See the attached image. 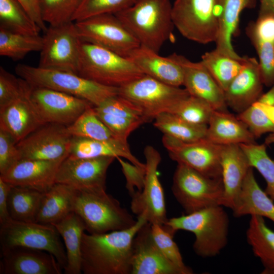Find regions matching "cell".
Returning a JSON list of instances; mask_svg holds the SVG:
<instances>
[{"label":"cell","mask_w":274,"mask_h":274,"mask_svg":"<svg viewBox=\"0 0 274 274\" xmlns=\"http://www.w3.org/2000/svg\"><path fill=\"white\" fill-rule=\"evenodd\" d=\"M172 190L186 214L212 206H222V179L211 178L183 164L178 163Z\"/></svg>","instance_id":"7"},{"label":"cell","mask_w":274,"mask_h":274,"mask_svg":"<svg viewBox=\"0 0 274 274\" xmlns=\"http://www.w3.org/2000/svg\"><path fill=\"white\" fill-rule=\"evenodd\" d=\"M246 31L258 54L264 85L271 86L274 84V42L259 37L248 27Z\"/></svg>","instance_id":"43"},{"label":"cell","mask_w":274,"mask_h":274,"mask_svg":"<svg viewBox=\"0 0 274 274\" xmlns=\"http://www.w3.org/2000/svg\"><path fill=\"white\" fill-rule=\"evenodd\" d=\"M205 139L219 145L255 143V138L237 116L227 111L214 110Z\"/></svg>","instance_id":"28"},{"label":"cell","mask_w":274,"mask_h":274,"mask_svg":"<svg viewBox=\"0 0 274 274\" xmlns=\"http://www.w3.org/2000/svg\"><path fill=\"white\" fill-rule=\"evenodd\" d=\"M17 143L7 131L0 128V175L20 159Z\"/></svg>","instance_id":"49"},{"label":"cell","mask_w":274,"mask_h":274,"mask_svg":"<svg viewBox=\"0 0 274 274\" xmlns=\"http://www.w3.org/2000/svg\"><path fill=\"white\" fill-rule=\"evenodd\" d=\"M223 206H214L167 219L163 225L173 233L180 230L195 236L193 248L203 258L219 254L227 244L229 220Z\"/></svg>","instance_id":"3"},{"label":"cell","mask_w":274,"mask_h":274,"mask_svg":"<svg viewBox=\"0 0 274 274\" xmlns=\"http://www.w3.org/2000/svg\"><path fill=\"white\" fill-rule=\"evenodd\" d=\"M0 243L1 252L16 247L40 250L52 254L63 269L66 265L64 244L51 224L11 219L1 225Z\"/></svg>","instance_id":"8"},{"label":"cell","mask_w":274,"mask_h":274,"mask_svg":"<svg viewBox=\"0 0 274 274\" xmlns=\"http://www.w3.org/2000/svg\"><path fill=\"white\" fill-rule=\"evenodd\" d=\"M216 3L219 31L215 49L226 55L241 59L243 57L233 47L232 36L237 31L242 11L255 8L257 0H216Z\"/></svg>","instance_id":"26"},{"label":"cell","mask_w":274,"mask_h":274,"mask_svg":"<svg viewBox=\"0 0 274 274\" xmlns=\"http://www.w3.org/2000/svg\"><path fill=\"white\" fill-rule=\"evenodd\" d=\"M148 222L144 214L130 228L101 234H83L82 272L84 274H131L132 242Z\"/></svg>","instance_id":"1"},{"label":"cell","mask_w":274,"mask_h":274,"mask_svg":"<svg viewBox=\"0 0 274 274\" xmlns=\"http://www.w3.org/2000/svg\"><path fill=\"white\" fill-rule=\"evenodd\" d=\"M78 74L102 85L118 88L144 75L127 57L82 41Z\"/></svg>","instance_id":"6"},{"label":"cell","mask_w":274,"mask_h":274,"mask_svg":"<svg viewBox=\"0 0 274 274\" xmlns=\"http://www.w3.org/2000/svg\"><path fill=\"white\" fill-rule=\"evenodd\" d=\"M118 94L140 107L150 121L159 114L169 112L190 95L184 88L167 85L146 75L119 87Z\"/></svg>","instance_id":"10"},{"label":"cell","mask_w":274,"mask_h":274,"mask_svg":"<svg viewBox=\"0 0 274 274\" xmlns=\"http://www.w3.org/2000/svg\"><path fill=\"white\" fill-rule=\"evenodd\" d=\"M93 108L96 112L141 121L144 123L150 121L140 107L119 94L107 99Z\"/></svg>","instance_id":"44"},{"label":"cell","mask_w":274,"mask_h":274,"mask_svg":"<svg viewBox=\"0 0 274 274\" xmlns=\"http://www.w3.org/2000/svg\"><path fill=\"white\" fill-rule=\"evenodd\" d=\"M146 159V176L144 187L131 196V209L138 216L144 214L150 224L163 225L167 220L164 193L158 177L161 160L159 152L153 146L144 151Z\"/></svg>","instance_id":"13"},{"label":"cell","mask_w":274,"mask_h":274,"mask_svg":"<svg viewBox=\"0 0 274 274\" xmlns=\"http://www.w3.org/2000/svg\"><path fill=\"white\" fill-rule=\"evenodd\" d=\"M168 57L178 63L183 73V85L189 94L207 102L214 110L227 111L224 91L202 62H193L176 53Z\"/></svg>","instance_id":"18"},{"label":"cell","mask_w":274,"mask_h":274,"mask_svg":"<svg viewBox=\"0 0 274 274\" xmlns=\"http://www.w3.org/2000/svg\"><path fill=\"white\" fill-rule=\"evenodd\" d=\"M53 225L63 241L66 255L65 274H80L82 272L81 244L85 225L74 212Z\"/></svg>","instance_id":"30"},{"label":"cell","mask_w":274,"mask_h":274,"mask_svg":"<svg viewBox=\"0 0 274 274\" xmlns=\"http://www.w3.org/2000/svg\"><path fill=\"white\" fill-rule=\"evenodd\" d=\"M154 120V126L163 134L183 142H195L206 138L208 125L187 122L170 112L159 114Z\"/></svg>","instance_id":"34"},{"label":"cell","mask_w":274,"mask_h":274,"mask_svg":"<svg viewBox=\"0 0 274 274\" xmlns=\"http://www.w3.org/2000/svg\"><path fill=\"white\" fill-rule=\"evenodd\" d=\"M1 26L28 35H40L41 29L17 0H0Z\"/></svg>","instance_id":"37"},{"label":"cell","mask_w":274,"mask_h":274,"mask_svg":"<svg viewBox=\"0 0 274 274\" xmlns=\"http://www.w3.org/2000/svg\"><path fill=\"white\" fill-rule=\"evenodd\" d=\"M117 159L126 179V188L130 195L131 196L135 193V188L138 192H141L145 183L146 167L137 166L129 161L124 160L121 157Z\"/></svg>","instance_id":"50"},{"label":"cell","mask_w":274,"mask_h":274,"mask_svg":"<svg viewBox=\"0 0 274 274\" xmlns=\"http://www.w3.org/2000/svg\"><path fill=\"white\" fill-rule=\"evenodd\" d=\"M266 145H274V132L269 133L265 139V143Z\"/></svg>","instance_id":"57"},{"label":"cell","mask_w":274,"mask_h":274,"mask_svg":"<svg viewBox=\"0 0 274 274\" xmlns=\"http://www.w3.org/2000/svg\"><path fill=\"white\" fill-rule=\"evenodd\" d=\"M95 112L98 118L111 131L114 136L124 142H127V138L130 134L144 124L141 121L109 113Z\"/></svg>","instance_id":"48"},{"label":"cell","mask_w":274,"mask_h":274,"mask_svg":"<svg viewBox=\"0 0 274 274\" xmlns=\"http://www.w3.org/2000/svg\"><path fill=\"white\" fill-rule=\"evenodd\" d=\"M44 32L48 27L44 22L40 9L39 0H17Z\"/></svg>","instance_id":"52"},{"label":"cell","mask_w":274,"mask_h":274,"mask_svg":"<svg viewBox=\"0 0 274 274\" xmlns=\"http://www.w3.org/2000/svg\"><path fill=\"white\" fill-rule=\"evenodd\" d=\"M256 102L265 105H274V84L268 91L262 93Z\"/></svg>","instance_id":"55"},{"label":"cell","mask_w":274,"mask_h":274,"mask_svg":"<svg viewBox=\"0 0 274 274\" xmlns=\"http://www.w3.org/2000/svg\"><path fill=\"white\" fill-rule=\"evenodd\" d=\"M68 157L71 158L121 157L135 165L145 168L131 153L127 142L115 137L108 140H95L73 137Z\"/></svg>","instance_id":"27"},{"label":"cell","mask_w":274,"mask_h":274,"mask_svg":"<svg viewBox=\"0 0 274 274\" xmlns=\"http://www.w3.org/2000/svg\"><path fill=\"white\" fill-rule=\"evenodd\" d=\"M175 27L187 39L202 44L215 42L219 31L216 0H175Z\"/></svg>","instance_id":"9"},{"label":"cell","mask_w":274,"mask_h":274,"mask_svg":"<svg viewBox=\"0 0 274 274\" xmlns=\"http://www.w3.org/2000/svg\"><path fill=\"white\" fill-rule=\"evenodd\" d=\"M126 57L144 75L171 86L181 87L183 85L181 66L168 56H161L158 53L140 45Z\"/></svg>","instance_id":"25"},{"label":"cell","mask_w":274,"mask_h":274,"mask_svg":"<svg viewBox=\"0 0 274 274\" xmlns=\"http://www.w3.org/2000/svg\"><path fill=\"white\" fill-rule=\"evenodd\" d=\"M16 74L32 87L51 89L69 94L97 107L107 99L118 94V88L102 85L78 74L19 64Z\"/></svg>","instance_id":"4"},{"label":"cell","mask_w":274,"mask_h":274,"mask_svg":"<svg viewBox=\"0 0 274 274\" xmlns=\"http://www.w3.org/2000/svg\"><path fill=\"white\" fill-rule=\"evenodd\" d=\"M115 157L71 158L60 164L55 183L67 185L82 191L106 190L108 169Z\"/></svg>","instance_id":"16"},{"label":"cell","mask_w":274,"mask_h":274,"mask_svg":"<svg viewBox=\"0 0 274 274\" xmlns=\"http://www.w3.org/2000/svg\"><path fill=\"white\" fill-rule=\"evenodd\" d=\"M12 187L10 184L0 178V225H3L11 220L8 206V197Z\"/></svg>","instance_id":"53"},{"label":"cell","mask_w":274,"mask_h":274,"mask_svg":"<svg viewBox=\"0 0 274 274\" xmlns=\"http://www.w3.org/2000/svg\"><path fill=\"white\" fill-rule=\"evenodd\" d=\"M84 0H39L42 18L49 25L73 22Z\"/></svg>","instance_id":"40"},{"label":"cell","mask_w":274,"mask_h":274,"mask_svg":"<svg viewBox=\"0 0 274 274\" xmlns=\"http://www.w3.org/2000/svg\"><path fill=\"white\" fill-rule=\"evenodd\" d=\"M245 56L237 59L216 49L201 56L203 65L219 85L225 91L242 69Z\"/></svg>","instance_id":"35"},{"label":"cell","mask_w":274,"mask_h":274,"mask_svg":"<svg viewBox=\"0 0 274 274\" xmlns=\"http://www.w3.org/2000/svg\"><path fill=\"white\" fill-rule=\"evenodd\" d=\"M253 169L251 167L249 169L232 209L233 215L236 217L257 215L266 218L274 223L273 200L258 185Z\"/></svg>","instance_id":"29"},{"label":"cell","mask_w":274,"mask_h":274,"mask_svg":"<svg viewBox=\"0 0 274 274\" xmlns=\"http://www.w3.org/2000/svg\"><path fill=\"white\" fill-rule=\"evenodd\" d=\"M274 16V0H260L258 17Z\"/></svg>","instance_id":"54"},{"label":"cell","mask_w":274,"mask_h":274,"mask_svg":"<svg viewBox=\"0 0 274 274\" xmlns=\"http://www.w3.org/2000/svg\"><path fill=\"white\" fill-rule=\"evenodd\" d=\"M248 244L264 267L263 274H274V231L263 217L252 215L246 231Z\"/></svg>","instance_id":"32"},{"label":"cell","mask_w":274,"mask_h":274,"mask_svg":"<svg viewBox=\"0 0 274 274\" xmlns=\"http://www.w3.org/2000/svg\"><path fill=\"white\" fill-rule=\"evenodd\" d=\"M66 157L50 160L21 159L0 175V178L13 186L44 193L55 183L58 168Z\"/></svg>","instance_id":"19"},{"label":"cell","mask_w":274,"mask_h":274,"mask_svg":"<svg viewBox=\"0 0 274 274\" xmlns=\"http://www.w3.org/2000/svg\"><path fill=\"white\" fill-rule=\"evenodd\" d=\"M73 212L81 219L85 230L90 234L125 229L136 221L119 201L106 190H76Z\"/></svg>","instance_id":"5"},{"label":"cell","mask_w":274,"mask_h":274,"mask_svg":"<svg viewBox=\"0 0 274 274\" xmlns=\"http://www.w3.org/2000/svg\"><path fill=\"white\" fill-rule=\"evenodd\" d=\"M72 137L108 140L114 137L96 114L93 106L88 107L72 124L66 126Z\"/></svg>","instance_id":"38"},{"label":"cell","mask_w":274,"mask_h":274,"mask_svg":"<svg viewBox=\"0 0 274 274\" xmlns=\"http://www.w3.org/2000/svg\"><path fill=\"white\" fill-rule=\"evenodd\" d=\"M220 157L224 187L222 206L232 210L252 167L239 145H222Z\"/></svg>","instance_id":"23"},{"label":"cell","mask_w":274,"mask_h":274,"mask_svg":"<svg viewBox=\"0 0 274 274\" xmlns=\"http://www.w3.org/2000/svg\"><path fill=\"white\" fill-rule=\"evenodd\" d=\"M136 0H84L73 22L106 13L115 14L132 6Z\"/></svg>","instance_id":"45"},{"label":"cell","mask_w":274,"mask_h":274,"mask_svg":"<svg viewBox=\"0 0 274 274\" xmlns=\"http://www.w3.org/2000/svg\"><path fill=\"white\" fill-rule=\"evenodd\" d=\"M74 22L81 41L100 46L124 57L140 46L114 14L97 15Z\"/></svg>","instance_id":"11"},{"label":"cell","mask_w":274,"mask_h":274,"mask_svg":"<svg viewBox=\"0 0 274 274\" xmlns=\"http://www.w3.org/2000/svg\"><path fill=\"white\" fill-rule=\"evenodd\" d=\"M258 61L245 56L242 69L224 91L227 107L237 114L256 102L263 93Z\"/></svg>","instance_id":"21"},{"label":"cell","mask_w":274,"mask_h":274,"mask_svg":"<svg viewBox=\"0 0 274 274\" xmlns=\"http://www.w3.org/2000/svg\"><path fill=\"white\" fill-rule=\"evenodd\" d=\"M0 273L61 274L62 268L51 254L40 250L16 247L2 252Z\"/></svg>","instance_id":"22"},{"label":"cell","mask_w":274,"mask_h":274,"mask_svg":"<svg viewBox=\"0 0 274 274\" xmlns=\"http://www.w3.org/2000/svg\"><path fill=\"white\" fill-rule=\"evenodd\" d=\"M72 136L66 126L44 124L17 143L20 159L55 160L68 155Z\"/></svg>","instance_id":"17"},{"label":"cell","mask_w":274,"mask_h":274,"mask_svg":"<svg viewBox=\"0 0 274 274\" xmlns=\"http://www.w3.org/2000/svg\"><path fill=\"white\" fill-rule=\"evenodd\" d=\"M31 89L0 109V128L8 132L17 143L45 124L30 99Z\"/></svg>","instance_id":"24"},{"label":"cell","mask_w":274,"mask_h":274,"mask_svg":"<svg viewBox=\"0 0 274 274\" xmlns=\"http://www.w3.org/2000/svg\"><path fill=\"white\" fill-rule=\"evenodd\" d=\"M43 193L33 189L12 185L8 197L11 219L18 221L36 222Z\"/></svg>","instance_id":"33"},{"label":"cell","mask_w":274,"mask_h":274,"mask_svg":"<svg viewBox=\"0 0 274 274\" xmlns=\"http://www.w3.org/2000/svg\"><path fill=\"white\" fill-rule=\"evenodd\" d=\"M76 190L60 183H55L44 192L36 222L51 224L73 212Z\"/></svg>","instance_id":"31"},{"label":"cell","mask_w":274,"mask_h":274,"mask_svg":"<svg viewBox=\"0 0 274 274\" xmlns=\"http://www.w3.org/2000/svg\"><path fill=\"white\" fill-rule=\"evenodd\" d=\"M162 142L173 160L211 178H222L221 145L206 139L185 142L165 134Z\"/></svg>","instance_id":"14"},{"label":"cell","mask_w":274,"mask_h":274,"mask_svg":"<svg viewBox=\"0 0 274 274\" xmlns=\"http://www.w3.org/2000/svg\"><path fill=\"white\" fill-rule=\"evenodd\" d=\"M114 14L141 46L157 53L173 35L175 26L170 0H136Z\"/></svg>","instance_id":"2"},{"label":"cell","mask_w":274,"mask_h":274,"mask_svg":"<svg viewBox=\"0 0 274 274\" xmlns=\"http://www.w3.org/2000/svg\"><path fill=\"white\" fill-rule=\"evenodd\" d=\"M251 166L256 168L265 180V192L274 201V160L268 155L265 144L239 145Z\"/></svg>","instance_id":"39"},{"label":"cell","mask_w":274,"mask_h":274,"mask_svg":"<svg viewBox=\"0 0 274 274\" xmlns=\"http://www.w3.org/2000/svg\"><path fill=\"white\" fill-rule=\"evenodd\" d=\"M31 88L24 79L16 77L0 67V109L25 94Z\"/></svg>","instance_id":"46"},{"label":"cell","mask_w":274,"mask_h":274,"mask_svg":"<svg viewBox=\"0 0 274 274\" xmlns=\"http://www.w3.org/2000/svg\"><path fill=\"white\" fill-rule=\"evenodd\" d=\"M213 111L207 102L190 95L179 101L169 112L187 122L208 125Z\"/></svg>","instance_id":"42"},{"label":"cell","mask_w":274,"mask_h":274,"mask_svg":"<svg viewBox=\"0 0 274 274\" xmlns=\"http://www.w3.org/2000/svg\"><path fill=\"white\" fill-rule=\"evenodd\" d=\"M253 105L262 110L274 124V105H265L259 102H256Z\"/></svg>","instance_id":"56"},{"label":"cell","mask_w":274,"mask_h":274,"mask_svg":"<svg viewBox=\"0 0 274 274\" xmlns=\"http://www.w3.org/2000/svg\"><path fill=\"white\" fill-rule=\"evenodd\" d=\"M30 98L45 124L67 126L93 106L83 98L46 88L31 87Z\"/></svg>","instance_id":"15"},{"label":"cell","mask_w":274,"mask_h":274,"mask_svg":"<svg viewBox=\"0 0 274 274\" xmlns=\"http://www.w3.org/2000/svg\"><path fill=\"white\" fill-rule=\"evenodd\" d=\"M131 274H184L157 248L149 222L140 228L133 238Z\"/></svg>","instance_id":"20"},{"label":"cell","mask_w":274,"mask_h":274,"mask_svg":"<svg viewBox=\"0 0 274 274\" xmlns=\"http://www.w3.org/2000/svg\"><path fill=\"white\" fill-rule=\"evenodd\" d=\"M247 27L259 37L274 42V16L258 17L255 22L249 23Z\"/></svg>","instance_id":"51"},{"label":"cell","mask_w":274,"mask_h":274,"mask_svg":"<svg viewBox=\"0 0 274 274\" xmlns=\"http://www.w3.org/2000/svg\"><path fill=\"white\" fill-rule=\"evenodd\" d=\"M43 37L16 32L0 26V55L13 60L23 59L32 52H40Z\"/></svg>","instance_id":"36"},{"label":"cell","mask_w":274,"mask_h":274,"mask_svg":"<svg viewBox=\"0 0 274 274\" xmlns=\"http://www.w3.org/2000/svg\"><path fill=\"white\" fill-rule=\"evenodd\" d=\"M43 39L38 66L78 74L81 41L75 22L49 25Z\"/></svg>","instance_id":"12"},{"label":"cell","mask_w":274,"mask_h":274,"mask_svg":"<svg viewBox=\"0 0 274 274\" xmlns=\"http://www.w3.org/2000/svg\"><path fill=\"white\" fill-rule=\"evenodd\" d=\"M151 232L155 245L170 262L182 270L184 274L193 273L191 268L183 262L179 249L174 240L175 234L163 225L157 223L151 224Z\"/></svg>","instance_id":"41"},{"label":"cell","mask_w":274,"mask_h":274,"mask_svg":"<svg viewBox=\"0 0 274 274\" xmlns=\"http://www.w3.org/2000/svg\"><path fill=\"white\" fill-rule=\"evenodd\" d=\"M237 117L247 127L255 139L274 132V124L260 109L252 105L237 114Z\"/></svg>","instance_id":"47"}]
</instances>
